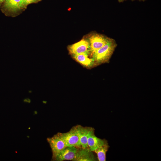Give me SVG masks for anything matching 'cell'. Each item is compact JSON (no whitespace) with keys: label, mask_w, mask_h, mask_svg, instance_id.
Instances as JSON below:
<instances>
[{"label":"cell","mask_w":161,"mask_h":161,"mask_svg":"<svg viewBox=\"0 0 161 161\" xmlns=\"http://www.w3.org/2000/svg\"><path fill=\"white\" fill-rule=\"evenodd\" d=\"M117 46L115 40L110 38L104 46L94 52L92 55V58L96 66L108 63Z\"/></svg>","instance_id":"6da1fadb"},{"label":"cell","mask_w":161,"mask_h":161,"mask_svg":"<svg viewBox=\"0 0 161 161\" xmlns=\"http://www.w3.org/2000/svg\"><path fill=\"white\" fill-rule=\"evenodd\" d=\"M89 43L91 55L97 50L104 46L110 38L103 34L93 32L86 38Z\"/></svg>","instance_id":"7a4b0ae2"},{"label":"cell","mask_w":161,"mask_h":161,"mask_svg":"<svg viewBox=\"0 0 161 161\" xmlns=\"http://www.w3.org/2000/svg\"><path fill=\"white\" fill-rule=\"evenodd\" d=\"M67 49L71 55L80 54L91 55L89 43L86 38H83L78 42L69 45Z\"/></svg>","instance_id":"3957f363"},{"label":"cell","mask_w":161,"mask_h":161,"mask_svg":"<svg viewBox=\"0 0 161 161\" xmlns=\"http://www.w3.org/2000/svg\"><path fill=\"white\" fill-rule=\"evenodd\" d=\"M51 149L52 152V160L54 161L57 155L66 147L61 138L60 132L55 134L51 137L47 139Z\"/></svg>","instance_id":"277c9868"},{"label":"cell","mask_w":161,"mask_h":161,"mask_svg":"<svg viewBox=\"0 0 161 161\" xmlns=\"http://www.w3.org/2000/svg\"><path fill=\"white\" fill-rule=\"evenodd\" d=\"M60 134L66 146L81 147L76 126H73L68 132H60Z\"/></svg>","instance_id":"5b68a950"},{"label":"cell","mask_w":161,"mask_h":161,"mask_svg":"<svg viewBox=\"0 0 161 161\" xmlns=\"http://www.w3.org/2000/svg\"><path fill=\"white\" fill-rule=\"evenodd\" d=\"M88 147L78 148L73 161H95L97 159Z\"/></svg>","instance_id":"8992f818"},{"label":"cell","mask_w":161,"mask_h":161,"mask_svg":"<svg viewBox=\"0 0 161 161\" xmlns=\"http://www.w3.org/2000/svg\"><path fill=\"white\" fill-rule=\"evenodd\" d=\"M108 143L107 141L104 139H100L95 134V129L92 127L89 134L87 140V145L90 150L93 152L98 148Z\"/></svg>","instance_id":"52a82bcc"},{"label":"cell","mask_w":161,"mask_h":161,"mask_svg":"<svg viewBox=\"0 0 161 161\" xmlns=\"http://www.w3.org/2000/svg\"><path fill=\"white\" fill-rule=\"evenodd\" d=\"M77 150L78 148L75 147L66 146L57 155L54 161H72L75 157Z\"/></svg>","instance_id":"ba28073f"},{"label":"cell","mask_w":161,"mask_h":161,"mask_svg":"<svg viewBox=\"0 0 161 161\" xmlns=\"http://www.w3.org/2000/svg\"><path fill=\"white\" fill-rule=\"evenodd\" d=\"M76 127L81 147L83 148L88 147L87 140L88 134L92 127H84L80 125L76 126Z\"/></svg>","instance_id":"9c48e42d"},{"label":"cell","mask_w":161,"mask_h":161,"mask_svg":"<svg viewBox=\"0 0 161 161\" xmlns=\"http://www.w3.org/2000/svg\"><path fill=\"white\" fill-rule=\"evenodd\" d=\"M73 58L82 66L87 68H91L96 66L92 58L85 54L71 55Z\"/></svg>","instance_id":"30bf717a"},{"label":"cell","mask_w":161,"mask_h":161,"mask_svg":"<svg viewBox=\"0 0 161 161\" xmlns=\"http://www.w3.org/2000/svg\"><path fill=\"white\" fill-rule=\"evenodd\" d=\"M21 0H5L3 6L4 11L11 13H15L21 9L19 3Z\"/></svg>","instance_id":"8fae6325"},{"label":"cell","mask_w":161,"mask_h":161,"mask_svg":"<svg viewBox=\"0 0 161 161\" xmlns=\"http://www.w3.org/2000/svg\"><path fill=\"white\" fill-rule=\"evenodd\" d=\"M109 146L108 143L98 148L93 152H95L97 156V160L99 161H105L106 160V154Z\"/></svg>","instance_id":"7c38bea8"},{"label":"cell","mask_w":161,"mask_h":161,"mask_svg":"<svg viewBox=\"0 0 161 161\" xmlns=\"http://www.w3.org/2000/svg\"><path fill=\"white\" fill-rule=\"evenodd\" d=\"M41 1L40 0H21L19 5L21 9H25L27 8L28 5L32 3H36Z\"/></svg>","instance_id":"4fadbf2b"},{"label":"cell","mask_w":161,"mask_h":161,"mask_svg":"<svg viewBox=\"0 0 161 161\" xmlns=\"http://www.w3.org/2000/svg\"><path fill=\"white\" fill-rule=\"evenodd\" d=\"M126 0H118V1L119 2H123V1H126ZM132 1H134V0H131ZM138 0L140 1H145L146 0Z\"/></svg>","instance_id":"5bb4252c"},{"label":"cell","mask_w":161,"mask_h":161,"mask_svg":"<svg viewBox=\"0 0 161 161\" xmlns=\"http://www.w3.org/2000/svg\"><path fill=\"white\" fill-rule=\"evenodd\" d=\"M5 1V0H0V5H1V4Z\"/></svg>","instance_id":"9a60e30c"},{"label":"cell","mask_w":161,"mask_h":161,"mask_svg":"<svg viewBox=\"0 0 161 161\" xmlns=\"http://www.w3.org/2000/svg\"><path fill=\"white\" fill-rule=\"evenodd\" d=\"M41 1L42 0H40Z\"/></svg>","instance_id":"2e32d148"}]
</instances>
